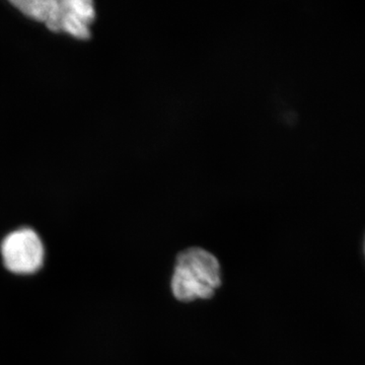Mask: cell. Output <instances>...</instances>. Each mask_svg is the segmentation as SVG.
<instances>
[{"label":"cell","mask_w":365,"mask_h":365,"mask_svg":"<svg viewBox=\"0 0 365 365\" xmlns=\"http://www.w3.org/2000/svg\"><path fill=\"white\" fill-rule=\"evenodd\" d=\"M0 257L4 267L9 273L19 276L33 275L44 266L45 245L33 228H16L0 242Z\"/></svg>","instance_id":"7a4b0ae2"},{"label":"cell","mask_w":365,"mask_h":365,"mask_svg":"<svg viewBox=\"0 0 365 365\" xmlns=\"http://www.w3.org/2000/svg\"><path fill=\"white\" fill-rule=\"evenodd\" d=\"M222 285L220 262L206 250L189 248L178 255L170 287L176 299H209Z\"/></svg>","instance_id":"6da1fadb"},{"label":"cell","mask_w":365,"mask_h":365,"mask_svg":"<svg viewBox=\"0 0 365 365\" xmlns=\"http://www.w3.org/2000/svg\"><path fill=\"white\" fill-rule=\"evenodd\" d=\"M11 4L28 18L45 25L58 7L57 0H16Z\"/></svg>","instance_id":"3957f363"},{"label":"cell","mask_w":365,"mask_h":365,"mask_svg":"<svg viewBox=\"0 0 365 365\" xmlns=\"http://www.w3.org/2000/svg\"><path fill=\"white\" fill-rule=\"evenodd\" d=\"M62 6L60 32L68 34L71 37L79 40H86L91 37L90 24L79 18L67 9L64 0H60Z\"/></svg>","instance_id":"277c9868"},{"label":"cell","mask_w":365,"mask_h":365,"mask_svg":"<svg viewBox=\"0 0 365 365\" xmlns=\"http://www.w3.org/2000/svg\"><path fill=\"white\" fill-rule=\"evenodd\" d=\"M64 4L69 11L90 25L95 20V6L91 0H64Z\"/></svg>","instance_id":"5b68a950"}]
</instances>
